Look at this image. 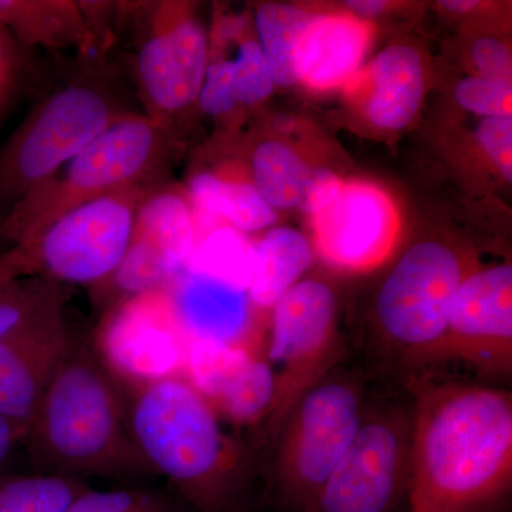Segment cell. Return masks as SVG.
I'll return each instance as SVG.
<instances>
[{"label":"cell","mask_w":512,"mask_h":512,"mask_svg":"<svg viewBox=\"0 0 512 512\" xmlns=\"http://www.w3.org/2000/svg\"><path fill=\"white\" fill-rule=\"evenodd\" d=\"M409 467V512H481L500 503L512 480L510 394L473 386L424 394Z\"/></svg>","instance_id":"obj_1"},{"label":"cell","mask_w":512,"mask_h":512,"mask_svg":"<svg viewBox=\"0 0 512 512\" xmlns=\"http://www.w3.org/2000/svg\"><path fill=\"white\" fill-rule=\"evenodd\" d=\"M33 471L80 478L143 481L154 476L130 424V406L94 348L72 335L25 444Z\"/></svg>","instance_id":"obj_2"},{"label":"cell","mask_w":512,"mask_h":512,"mask_svg":"<svg viewBox=\"0 0 512 512\" xmlns=\"http://www.w3.org/2000/svg\"><path fill=\"white\" fill-rule=\"evenodd\" d=\"M141 456L200 512H225L234 491V444L211 403L183 376L146 384L130 406Z\"/></svg>","instance_id":"obj_3"},{"label":"cell","mask_w":512,"mask_h":512,"mask_svg":"<svg viewBox=\"0 0 512 512\" xmlns=\"http://www.w3.org/2000/svg\"><path fill=\"white\" fill-rule=\"evenodd\" d=\"M167 143V130L144 114L126 111L6 211L0 238L9 247L26 244L87 202L137 185L160 184Z\"/></svg>","instance_id":"obj_4"},{"label":"cell","mask_w":512,"mask_h":512,"mask_svg":"<svg viewBox=\"0 0 512 512\" xmlns=\"http://www.w3.org/2000/svg\"><path fill=\"white\" fill-rule=\"evenodd\" d=\"M126 111L107 84L94 77L57 87L0 147V202L9 210Z\"/></svg>","instance_id":"obj_5"},{"label":"cell","mask_w":512,"mask_h":512,"mask_svg":"<svg viewBox=\"0 0 512 512\" xmlns=\"http://www.w3.org/2000/svg\"><path fill=\"white\" fill-rule=\"evenodd\" d=\"M158 185L111 192L63 215L32 241L8 247L16 274L87 288L106 281L127 252L141 202Z\"/></svg>","instance_id":"obj_6"},{"label":"cell","mask_w":512,"mask_h":512,"mask_svg":"<svg viewBox=\"0 0 512 512\" xmlns=\"http://www.w3.org/2000/svg\"><path fill=\"white\" fill-rule=\"evenodd\" d=\"M138 32L133 76L144 116L168 131L175 116L198 104L210 37L190 3L124 2Z\"/></svg>","instance_id":"obj_7"},{"label":"cell","mask_w":512,"mask_h":512,"mask_svg":"<svg viewBox=\"0 0 512 512\" xmlns=\"http://www.w3.org/2000/svg\"><path fill=\"white\" fill-rule=\"evenodd\" d=\"M464 276L460 256L447 245H413L377 295L376 315L384 333L406 349L437 353Z\"/></svg>","instance_id":"obj_8"},{"label":"cell","mask_w":512,"mask_h":512,"mask_svg":"<svg viewBox=\"0 0 512 512\" xmlns=\"http://www.w3.org/2000/svg\"><path fill=\"white\" fill-rule=\"evenodd\" d=\"M362 423L360 397L352 384L320 383L305 393L281 457L282 490L296 510L315 512L323 487Z\"/></svg>","instance_id":"obj_9"},{"label":"cell","mask_w":512,"mask_h":512,"mask_svg":"<svg viewBox=\"0 0 512 512\" xmlns=\"http://www.w3.org/2000/svg\"><path fill=\"white\" fill-rule=\"evenodd\" d=\"M188 343L164 288L117 303L104 313L94 348L114 376L141 387L181 376Z\"/></svg>","instance_id":"obj_10"},{"label":"cell","mask_w":512,"mask_h":512,"mask_svg":"<svg viewBox=\"0 0 512 512\" xmlns=\"http://www.w3.org/2000/svg\"><path fill=\"white\" fill-rule=\"evenodd\" d=\"M409 440L393 417L363 420L315 512H393L409 487Z\"/></svg>","instance_id":"obj_11"},{"label":"cell","mask_w":512,"mask_h":512,"mask_svg":"<svg viewBox=\"0 0 512 512\" xmlns=\"http://www.w3.org/2000/svg\"><path fill=\"white\" fill-rule=\"evenodd\" d=\"M485 369L505 370L512 355V266L501 264L464 276L437 353Z\"/></svg>","instance_id":"obj_12"},{"label":"cell","mask_w":512,"mask_h":512,"mask_svg":"<svg viewBox=\"0 0 512 512\" xmlns=\"http://www.w3.org/2000/svg\"><path fill=\"white\" fill-rule=\"evenodd\" d=\"M316 249L328 264L345 271H367L392 252L396 212L372 184H343L336 200L313 215Z\"/></svg>","instance_id":"obj_13"},{"label":"cell","mask_w":512,"mask_h":512,"mask_svg":"<svg viewBox=\"0 0 512 512\" xmlns=\"http://www.w3.org/2000/svg\"><path fill=\"white\" fill-rule=\"evenodd\" d=\"M72 335L63 299L0 340V414L28 433Z\"/></svg>","instance_id":"obj_14"},{"label":"cell","mask_w":512,"mask_h":512,"mask_svg":"<svg viewBox=\"0 0 512 512\" xmlns=\"http://www.w3.org/2000/svg\"><path fill=\"white\" fill-rule=\"evenodd\" d=\"M335 293L323 282H298L274 306L269 359L285 369L281 386L285 394L296 389V382L316 369L325 359L335 330ZM276 402V400H275Z\"/></svg>","instance_id":"obj_15"},{"label":"cell","mask_w":512,"mask_h":512,"mask_svg":"<svg viewBox=\"0 0 512 512\" xmlns=\"http://www.w3.org/2000/svg\"><path fill=\"white\" fill-rule=\"evenodd\" d=\"M111 3L77 0H0V26L18 46L94 55L106 46L103 29Z\"/></svg>","instance_id":"obj_16"},{"label":"cell","mask_w":512,"mask_h":512,"mask_svg":"<svg viewBox=\"0 0 512 512\" xmlns=\"http://www.w3.org/2000/svg\"><path fill=\"white\" fill-rule=\"evenodd\" d=\"M168 292L188 339L242 346L251 325L247 289L184 266Z\"/></svg>","instance_id":"obj_17"},{"label":"cell","mask_w":512,"mask_h":512,"mask_svg":"<svg viewBox=\"0 0 512 512\" xmlns=\"http://www.w3.org/2000/svg\"><path fill=\"white\" fill-rule=\"evenodd\" d=\"M370 42L365 22L345 15L315 16L296 50L299 82L330 89L345 82L362 63Z\"/></svg>","instance_id":"obj_18"},{"label":"cell","mask_w":512,"mask_h":512,"mask_svg":"<svg viewBox=\"0 0 512 512\" xmlns=\"http://www.w3.org/2000/svg\"><path fill=\"white\" fill-rule=\"evenodd\" d=\"M373 92L367 116L376 127L397 131L409 126L424 96V70L412 46L387 47L370 66Z\"/></svg>","instance_id":"obj_19"},{"label":"cell","mask_w":512,"mask_h":512,"mask_svg":"<svg viewBox=\"0 0 512 512\" xmlns=\"http://www.w3.org/2000/svg\"><path fill=\"white\" fill-rule=\"evenodd\" d=\"M313 261L309 239L292 228H274L254 244V265L248 286L256 308H274L298 284Z\"/></svg>","instance_id":"obj_20"},{"label":"cell","mask_w":512,"mask_h":512,"mask_svg":"<svg viewBox=\"0 0 512 512\" xmlns=\"http://www.w3.org/2000/svg\"><path fill=\"white\" fill-rule=\"evenodd\" d=\"M133 234L156 245L177 275L197 249L194 211L188 195L158 185L141 202Z\"/></svg>","instance_id":"obj_21"},{"label":"cell","mask_w":512,"mask_h":512,"mask_svg":"<svg viewBox=\"0 0 512 512\" xmlns=\"http://www.w3.org/2000/svg\"><path fill=\"white\" fill-rule=\"evenodd\" d=\"M187 195L194 207L221 217L241 234L264 231L276 221L274 208L266 204L252 181L198 171L188 180Z\"/></svg>","instance_id":"obj_22"},{"label":"cell","mask_w":512,"mask_h":512,"mask_svg":"<svg viewBox=\"0 0 512 512\" xmlns=\"http://www.w3.org/2000/svg\"><path fill=\"white\" fill-rule=\"evenodd\" d=\"M313 18L312 13L284 3H264L256 9V40L275 86L289 87L299 82L296 50Z\"/></svg>","instance_id":"obj_23"},{"label":"cell","mask_w":512,"mask_h":512,"mask_svg":"<svg viewBox=\"0 0 512 512\" xmlns=\"http://www.w3.org/2000/svg\"><path fill=\"white\" fill-rule=\"evenodd\" d=\"M312 170L281 141H264L252 151V184L275 211L299 208Z\"/></svg>","instance_id":"obj_24"},{"label":"cell","mask_w":512,"mask_h":512,"mask_svg":"<svg viewBox=\"0 0 512 512\" xmlns=\"http://www.w3.org/2000/svg\"><path fill=\"white\" fill-rule=\"evenodd\" d=\"M3 254V252H2ZM0 254V340L18 332L55 303L63 301L60 284L42 276H13Z\"/></svg>","instance_id":"obj_25"},{"label":"cell","mask_w":512,"mask_h":512,"mask_svg":"<svg viewBox=\"0 0 512 512\" xmlns=\"http://www.w3.org/2000/svg\"><path fill=\"white\" fill-rule=\"evenodd\" d=\"M89 488V481L52 474L0 477V512H64Z\"/></svg>","instance_id":"obj_26"},{"label":"cell","mask_w":512,"mask_h":512,"mask_svg":"<svg viewBox=\"0 0 512 512\" xmlns=\"http://www.w3.org/2000/svg\"><path fill=\"white\" fill-rule=\"evenodd\" d=\"M276 400V376L271 366L254 357L225 384L214 404L237 423L261 417Z\"/></svg>","instance_id":"obj_27"},{"label":"cell","mask_w":512,"mask_h":512,"mask_svg":"<svg viewBox=\"0 0 512 512\" xmlns=\"http://www.w3.org/2000/svg\"><path fill=\"white\" fill-rule=\"evenodd\" d=\"M249 359L251 355L242 346L190 340L185 360V379L208 402L214 403L225 384Z\"/></svg>","instance_id":"obj_28"},{"label":"cell","mask_w":512,"mask_h":512,"mask_svg":"<svg viewBox=\"0 0 512 512\" xmlns=\"http://www.w3.org/2000/svg\"><path fill=\"white\" fill-rule=\"evenodd\" d=\"M254 265V244L235 229H222L195 249L185 266L247 289Z\"/></svg>","instance_id":"obj_29"},{"label":"cell","mask_w":512,"mask_h":512,"mask_svg":"<svg viewBox=\"0 0 512 512\" xmlns=\"http://www.w3.org/2000/svg\"><path fill=\"white\" fill-rule=\"evenodd\" d=\"M248 18L239 16L234 32V53L229 56L234 69L235 99L239 109L261 104L274 93L275 83L256 37L247 36Z\"/></svg>","instance_id":"obj_30"},{"label":"cell","mask_w":512,"mask_h":512,"mask_svg":"<svg viewBox=\"0 0 512 512\" xmlns=\"http://www.w3.org/2000/svg\"><path fill=\"white\" fill-rule=\"evenodd\" d=\"M64 512H177L164 495L143 488L89 490L80 494Z\"/></svg>","instance_id":"obj_31"},{"label":"cell","mask_w":512,"mask_h":512,"mask_svg":"<svg viewBox=\"0 0 512 512\" xmlns=\"http://www.w3.org/2000/svg\"><path fill=\"white\" fill-rule=\"evenodd\" d=\"M454 97L463 109L484 117L512 116V84L493 77L470 76L461 79Z\"/></svg>","instance_id":"obj_32"},{"label":"cell","mask_w":512,"mask_h":512,"mask_svg":"<svg viewBox=\"0 0 512 512\" xmlns=\"http://www.w3.org/2000/svg\"><path fill=\"white\" fill-rule=\"evenodd\" d=\"M478 144L505 180L512 181V116L487 117L477 126Z\"/></svg>","instance_id":"obj_33"},{"label":"cell","mask_w":512,"mask_h":512,"mask_svg":"<svg viewBox=\"0 0 512 512\" xmlns=\"http://www.w3.org/2000/svg\"><path fill=\"white\" fill-rule=\"evenodd\" d=\"M471 60L480 76L511 82L512 57L510 47L495 37H480L471 46Z\"/></svg>","instance_id":"obj_34"},{"label":"cell","mask_w":512,"mask_h":512,"mask_svg":"<svg viewBox=\"0 0 512 512\" xmlns=\"http://www.w3.org/2000/svg\"><path fill=\"white\" fill-rule=\"evenodd\" d=\"M343 183L338 175L326 168H313L311 180L303 194L298 210L313 215L325 210L338 197Z\"/></svg>","instance_id":"obj_35"},{"label":"cell","mask_w":512,"mask_h":512,"mask_svg":"<svg viewBox=\"0 0 512 512\" xmlns=\"http://www.w3.org/2000/svg\"><path fill=\"white\" fill-rule=\"evenodd\" d=\"M20 56L18 43L0 26V113L12 96L18 80Z\"/></svg>","instance_id":"obj_36"},{"label":"cell","mask_w":512,"mask_h":512,"mask_svg":"<svg viewBox=\"0 0 512 512\" xmlns=\"http://www.w3.org/2000/svg\"><path fill=\"white\" fill-rule=\"evenodd\" d=\"M26 437L28 430L25 427L0 414V474L12 463L19 450L25 451Z\"/></svg>","instance_id":"obj_37"},{"label":"cell","mask_w":512,"mask_h":512,"mask_svg":"<svg viewBox=\"0 0 512 512\" xmlns=\"http://www.w3.org/2000/svg\"><path fill=\"white\" fill-rule=\"evenodd\" d=\"M346 5L350 9L356 10L360 15L373 16L383 12L386 9L387 2H383V0H357V2H348Z\"/></svg>","instance_id":"obj_38"},{"label":"cell","mask_w":512,"mask_h":512,"mask_svg":"<svg viewBox=\"0 0 512 512\" xmlns=\"http://www.w3.org/2000/svg\"><path fill=\"white\" fill-rule=\"evenodd\" d=\"M444 9L451 10V12L463 13L468 10H473L480 2L477 0H448V2H440Z\"/></svg>","instance_id":"obj_39"},{"label":"cell","mask_w":512,"mask_h":512,"mask_svg":"<svg viewBox=\"0 0 512 512\" xmlns=\"http://www.w3.org/2000/svg\"><path fill=\"white\" fill-rule=\"evenodd\" d=\"M481 512H500V510H498V504H497V505H494V507L488 508V510H484Z\"/></svg>","instance_id":"obj_40"},{"label":"cell","mask_w":512,"mask_h":512,"mask_svg":"<svg viewBox=\"0 0 512 512\" xmlns=\"http://www.w3.org/2000/svg\"><path fill=\"white\" fill-rule=\"evenodd\" d=\"M0 242H3V239H2V238H0ZM5 251H6V249H2V248H0V254H2V252H5Z\"/></svg>","instance_id":"obj_41"}]
</instances>
